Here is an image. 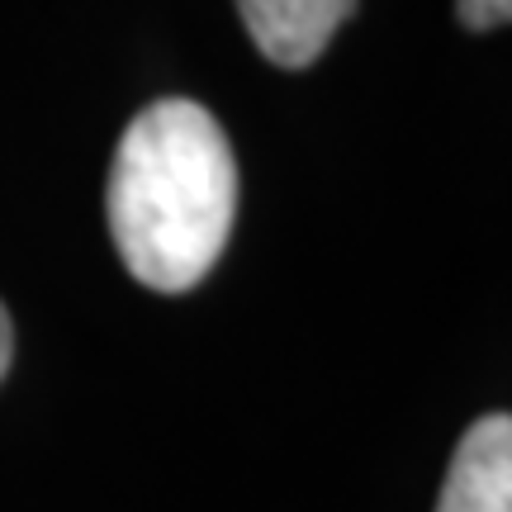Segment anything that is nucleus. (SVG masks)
Wrapping results in <instances>:
<instances>
[{
  "label": "nucleus",
  "mask_w": 512,
  "mask_h": 512,
  "mask_svg": "<svg viewBox=\"0 0 512 512\" xmlns=\"http://www.w3.org/2000/svg\"><path fill=\"white\" fill-rule=\"evenodd\" d=\"M465 29H498L512 24V0H456Z\"/></svg>",
  "instance_id": "20e7f679"
},
{
  "label": "nucleus",
  "mask_w": 512,
  "mask_h": 512,
  "mask_svg": "<svg viewBox=\"0 0 512 512\" xmlns=\"http://www.w3.org/2000/svg\"><path fill=\"white\" fill-rule=\"evenodd\" d=\"M10 361H15V328H10V313L0 304V380H5Z\"/></svg>",
  "instance_id": "39448f33"
},
{
  "label": "nucleus",
  "mask_w": 512,
  "mask_h": 512,
  "mask_svg": "<svg viewBox=\"0 0 512 512\" xmlns=\"http://www.w3.org/2000/svg\"><path fill=\"white\" fill-rule=\"evenodd\" d=\"M351 10L356 0H238L247 34L275 67H309Z\"/></svg>",
  "instance_id": "7ed1b4c3"
},
{
  "label": "nucleus",
  "mask_w": 512,
  "mask_h": 512,
  "mask_svg": "<svg viewBox=\"0 0 512 512\" xmlns=\"http://www.w3.org/2000/svg\"><path fill=\"white\" fill-rule=\"evenodd\" d=\"M110 233L147 290H195L228 247L238 214V162L219 119L195 100L147 105L110 166Z\"/></svg>",
  "instance_id": "f257e3e1"
},
{
  "label": "nucleus",
  "mask_w": 512,
  "mask_h": 512,
  "mask_svg": "<svg viewBox=\"0 0 512 512\" xmlns=\"http://www.w3.org/2000/svg\"><path fill=\"white\" fill-rule=\"evenodd\" d=\"M437 512H512V413H489L460 437Z\"/></svg>",
  "instance_id": "f03ea898"
}]
</instances>
